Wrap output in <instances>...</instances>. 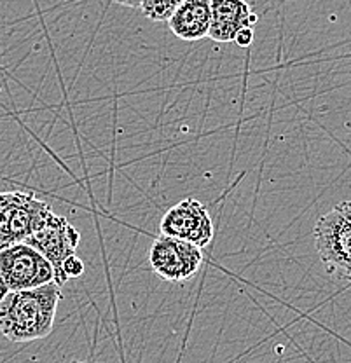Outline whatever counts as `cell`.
<instances>
[{
    "label": "cell",
    "instance_id": "obj_1",
    "mask_svg": "<svg viewBox=\"0 0 351 363\" xmlns=\"http://www.w3.org/2000/svg\"><path fill=\"white\" fill-rule=\"evenodd\" d=\"M62 290L56 281L35 289L11 290L0 301V332L11 342L44 339L55 327Z\"/></svg>",
    "mask_w": 351,
    "mask_h": 363
},
{
    "label": "cell",
    "instance_id": "obj_2",
    "mask_svg": "<svg viewBox=\"0 0 351 363\" xmlns=\"http://www.w3.org/2000/svg\"><path fill=\"white\" fill-rule=\"evenodd\" d=\"M315 245L325 269L351 281V208L345 201L332 208L315 225Z\"/></svg>",
    "mask_w": 351,
    "mask_h": 363
},
{
    "label": "cell",
    "instance_id": "obj_3",
    "mask_svg": "<svg viewBox=\"0 0 351 363\" xmlns=\"http://www.w3.org/2000/svg\"><path fill=\"white\" fill-rule=\"evenodd\" d=\"M51 213V206L30 192H0V250L25 241Z\"/></svg>",
    "mask_w": 351,
    "mask_h": 363
},
{
    "label": "cell",
    "instance_id": "obj_4",
    "mask_svg": "<svg viewBox=\"0 0 351 363\" xmlns=\"http://www.w3.org/2000/svg\"><path fill=\"white\" fill-rule=\"evenodd\" d=\"M0 276L11 290L35 289L55 281V267L39 250L21 241L0 250Z\"/></svg>",
    "mask_w": 351,
    "mask_h": 363
},
{
    "label": "cell",
    "instance_id": "obj_5",
    "mask_svg": "<svg viewBox=\"0 0 351 363\" xmlns=\"http://www.w3.org/2000/svg\"><path fill=\"white\" fill-rule=\"evenodd\" d=\"M149 264L161 279L184 283L194 278L203 266V248L161 234L149 248Z\"/></svg>",
    "mask_w": 351,
    "mask_h": 363
},
{
    "label": "cell",
    "instance_id": "obj_6",
    "mask_svg": "<svg viewBox=\"0 0 351 363\" xmlns=\"http://www.w3.org/2000/svg\"><path fill=\"white\" fill-rule=\"evenodd\" d=\"M79 241H81V233L65 217L51 213L48 220L35 233L26 238L25 243L39 250L52 264V267H55V281L62 286L69 281V278L63 274L62 264L67 257L74 255L79 247Z\"/></svg>",
    "mask_w": 351,
    "mask_h": 363
},
{
    "label": "cell",
    "instance_id": "obj_7",
    "mask_svg": "<svg viewBox=\"0 0 351 363\" xmlns=\"http://www.w3.org/2000/svg\"><path fill=\"white\" fill-rule=\"evenodd\" d=\"M160 230L161 234L189 241L199 248L208 247L215 234L208 210L194 198H187L169 208L161 218Z\"/></svg>",
    "mask_w": 351,
    "mask_h": 363
},
{
    "label": "cell",
    "instance_id": "obj_8",
    "mask_svg": "<svg viewBox=\"0 0 351 363\" xmlns=\"http://www.w3.org/2000/svg\"><path fill=\"white\" fill-rule=\"evenodd\" d=\"M166 21L173 35L180 40L198 43L208 37L211 21L210 0H184Z\"/></svg>",
    "mask_w": 351,
    "mask_h": 363
},
{
    "label": "cell",
    "instance_id": "obj_9",
    "mask_svg": "<svg viewBox=\"0 0 351 363\" xmlns=\"http://www.w3.org/2000/svg\"><path fill=\"white\" fill-rule=\"evenodd\" d=\"M211 21L208 37L215 43H233L243 26H252L248 16L252 7L247 0H210Z\"/></svg>",
    "mask_w": 351,
    "mask_h": 363
},
{
    "label": "cell",
    "instance_id": "obj_10",
    "mask_svg": "<svg viewBox=\"0 0 351 363\" xmlns=\"http://www.w3.org/2000/svg\"><path fill=\"white\" fill-rule=\"evenodd\" d=\"M184 0H142V14L152 21H166Z\"/></svg>",
    "mask_w": 351,
    "mask_h": 363
},
{
    "label": "cell",
    "instance_id": "obj_11",
    "mask_svg": "<svg viewBox=\"0 0 351 363\" xmlns=\"http://www.w3.org/2000/svg\"><path fill=\"white\" fill-rule=\"evenodd\" d=\"M62 271L69 279L79 278V276H82V272H84V262H82V260L74 253V255H69L65 260H63Z\"/></svg>",
    "mask_w": 351,
    "mask_h": 363
},
{
    "label": "cell",
    "instance_id": "obj_12",
    "mask_svg": "<svg viewBox=\"0 0 351 363\" xmlns=\"http://www.w3.org/2000/svg\"><path fill=\"white\" fill-rule=\"evenodd\" d=\"M234 43L240 45V48H250L252 43H254V30H252V26L240 28V32L234 35Z\"/></svg>",
    "mask_w": 351,
    "mask_h": 363
},
{
    "label": "cell",
    "instance_id": "obj_13",
    "mask_svg": "<svg viewBox=\"0 0 351 363\" xmlns=\"http://www.w3.org/2000/svg\"><path fill=\"white\" fill-rule=\"evenodd\" d=\"M112 2L119 4V6H124V7H131V9L142 6V0H112Z\"/></svg>",
    "mask_w": 351,
    "mask_h": 363
},
{
    "label": "cell",
    "instance_id": "obj_14",
    "mask_svg": "<svg viewBox=\"0 0 351 363\" xmlns=\"http://www.w3.org/2000/svg\"><path fill=\"white\" fill-rule=\"evenodd\" d=\"M9 292H11V289L7 286V283L4 281L2 276H0V301H4V297H6V295Z\"/></svg>",
    "mask_w": 351,
    "mask_h": 363
},
{
    "label": "cell",
    "instance_id": "obj_15",
    "mask_svg": "<svg viewBox=\"0 0 351 363\" xmlns=\"http://www.w3.org/2000/svg\"><path fill=\"white\" fill-rule=\"evenodd\" d=\"M257 21H259V16H257V14L254 13V11H252V13H250V16H248V23H250V25L254 26L255 23H257Z\"/></svg>",
    "mask_w": 351,
    "mask_h": 363
},
{
    "label": "cell",
    "instance_id": "obj_16",
    "mask_svg": "<svg viewBox=\"0 0 351 363\" xmlns=\"http://www.w3.org/2000/svg\"><path fill=\"white\" fill-rule=\"evenodd\" d=\"M350 208H351V201H350Z\"/></svg>",
    "mask_w": 351,
    "mask_h": 363
}]
</instances>
